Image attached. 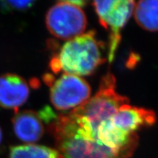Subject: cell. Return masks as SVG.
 <instances>
[{"mask_svg": "<svg viewBox=\"0 0 158 158\" xmlns=\"http://www.w3.org/2000/svg\"><path fill=\"white\" fill-rule=\"evenodd\" d=\"M114 76L102 77L96 94L79 107L59 115L49 124L60 158H125L99 146L98 126L110 117L129 99L116 91Z\"/></svg>", "mask_w": 158, "mask_h": 158, "instance_id": "6da1fadb", "label": "cell"}, {"mask_svg": "<svg viewBox=\"0 0 158 158\" xmlns=\"http://www.w3.org/2000/svg\"><path fill=\"white\" fill-rule=\"evenodd\" d=\"M35 3L34 1H5L2 2V8L5 11L25 10Z\"/></svg>", "mask_w": 158, "mask_h": 158, "instance_id": "8fae6325", "label": "cell"}, {"mask_svg": "<svg viewBox=\"0 0 158 158\" xmlns=\"http://www.w3.org/2000/svg\"><path fill=\"white\" fill-rule=\"evenodd\" d=\"M29 95L28 84L22 77L13 73L0 76V107L16 110Z\"/></svg>", "mask_w": 158, "mask_h": 158, "instance_id": "52a82bcc", "label": "cell"}, {"mask_svg": "<svg viewBox=\"0 0 158 158\" xmlns=\"http://www.w3.org/2000/svg\"><path fill=\"white\" fill-rule=\"evenodd\" d=\"M134 1H94L93 6L100 24L109 31L108 59L114 60L121 41V31L133 15Z\"/></svg>", "mask_w": 158, "mask_h": 158, "instance_id": "277c9868", "label": "cell"}, {"mask_svg": "<svg viewBox=\"0 0 158 158\" xmlns=\"http://www.w3.org/2000/svg\"><path fill=\"white\" fill-rule=\"evenodd\" d=\"M157 121V116L152 110L135 107L129 103L118 108L112 117L114 126L127 135H135L143 127L152 126Z\"/></svg>", "mask_w": 158, "mask_h": 158, "instance_id": "8992f818", "label": "cell"}, {"mask_svg": "<svg viewBox=\"0 0 158 158\" xmlns=\"http://www.w3.org/2000/svg\"><path fill=\"white\" fill-rule=\"evenodd\" d=\"M50 89V100L54 107L68 112L85 103L91 96L89 84L81 77L64 73L53 80Z\"/></svg>", "mask_w": 158, "mask_h": 158, "instance_id": "5b68a950", "label": "cell"}, {"mask_svg": "<svg viewBox=\"0 0 158 158\" xmlns=\"http://www.w3.org/2000/svg\"><path fill=\"white\" fill-rule=\"evenodd\" d=\"M2 140V130L0 128V143H1Z\"/></svg>", "mask_w": 158, "mask_h": 158, "instance_id": "7c38bea8", "label": "cell"}, {"mask_svg": "<svg viewBox=\"0 0 158 158\" xmlns=\"http://www.w3.org/2000/svg\"><path fill=\"white\" fill-rule=\"evenodd\" d=\"M45 23L51 35L69 40L84 34L87 20L82 7L72 1H60L47 12Z\"/></svg>", "mask_w": 158, "mask_h": 158, "instance_id": "3957f363", "label": "cell"}, {"mask_svg": "<svg viewBox=\"0 0 158 158\" xmlns=\"http://www.w3.org/2000/svg\"><path fill=\"white\" fill-rule=\"evenodd\" d=\"M13 127L16 137L27 143L37 141L44 133L43 122L39 114L32 110L16 113L13 118Z\"/></svg>", "mask_w": 158, "mask_h": 158, "instance_id": "ba28073f", "label": "cell"}, {"mask_svg": "<svg viewBox=\"0 0 158 158\" xmlns=\"http://www.w3.org/2000/svg\"><path fill=\"white\" fill-rule=\"evenodd\" d=\"M9 158H60L56 149L27 143L12 147L10 149Z\"/></svg>", "mask_w": 158, "mask_h": 158, "instance_id": "30bf717a", "label": "cell"}, {"mask_svg": "<svg viewBox=\"0 0 158 158\" xmlns=\"http://www.w3.org/2000/svg\"><path fill=\"white\" fill-rule=\"evenodd\" d=\"M134 17L142 29L158 31V0H144L135 3Z\"/></svg>", "mask_w": 158, "mask_h": 158, "instance_id": "9c48e42d", "label": "cell"}, {"mask_svg": "<svg viewBox=\"0 0 158 158\" xmlns=\"http://www.w3.org/2000/svg\"><path fill=\"white\" fill-rule=\"evenodd\" d=\"M103 46L95 31H87L67 41L51 59L49 67L55 74L63 72L79 77L89 76L106 62Z\"/></svg>", "mask_w": 158, "mask_h": 158, "instance_id": "7a4b0ae2", "label": "cell"}]
</instances>
